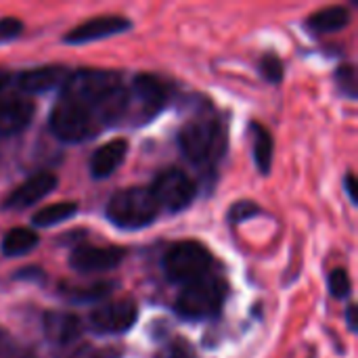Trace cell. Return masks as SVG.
Masks as SVG:
<instances>
[{"mask_svg":"<svg viewBox=\"0 0 358 358\" xmlns=\"http://www.w3.org/2000/svg\"><path fill=\"white\" fill-rule=\"evenodd\" d=\"M78 212V203L76 201H59V203H50L46 208H42L40 212L34 214V224L40 229H48L55 224H61L65 220H69L73 214Z\"/></svg>","mask_w":358,"mask_h":358,"instance_id":"cell-21","label":"cell"},{"mask_svg":"<svg viewBox=\"0 0 358 358\" xmlns=\"http://www.w3.org/2000/svg\"><path fill=\"white\" fill-rule=\"evenodd\" d=\"M252 130V141H254V162H256V168L262 172V174H268L271 170V164H273V136L271 132L262 126V124H252L250 126Z\"/></svg>","mask_w":358,"mask_h":358,"instance_id":"cell-19","label":"cell"},{"mask_svg":"<svg viewBox=\"0 0 358 358\" xmlns=\"http://www.w3.org/2000/svg\"><path fill=\"white\" fill-rule=\"evenodd\" d=\"M34 103L25 96L0 94V136H15L25 130L34 117Z\"/></svg>","mask_w":358,"mask_h":358,"instance_id":"cell-13","label":"cell"},{"mask_svg":"<svg viewBox=\"0 0 358 358\" xmlns=\"http://www.w3.org/2000/svg\"><path fill=\"white\" fill-rule=\"evenodd\" d=\"M126 256V250L109 245V248H96V245H80L69 254V266L78 273H103L115 268Z\"/></svg>","mask_w":358,"mask_h":358,"instance_id":"cell-10","label":"cell"},{"mask_svg":"<svg viewBox=\"0 0 358 358\" xmlns=\"http://www.w3.org/2000/svg\"><path fill=\"white\" fill-rule=\"evenodd\" d=\"M212 264V254L197 241L174 243L164 256L166 277L174 283H191L208 275Z\"/></svg>","mask_w":358,"mask_h":358,"instance_id":"cell-6","label":"cell"},{"mask_svg":"<svg viewBox=\"0 0 358 358\" xmlns=\"http://www.w3.org/2000/svg\"><path fill=\"white\" fill-rule=\"evenodd\" d=\"M23 31V23L15 17L0 19V40H13Z\"/></svg>","mask_w":358,"mask_h":358,"instance_id":"cell-27","label":"cell"},{"mask_svg":"<svg viewBox=\"0 0 358 358\" xmlns=\"http://www.w3.org/2000/svg\"><path fill=\"white\" fill-rule=\"evenodd\" d=\"M350 289H352L350 275L344 268H336V271L329 273V292H331L334 298L344 300V298H348Z\"/></svg>","mask_w":358,"mask_h":358,"instance_id":"cell-23","label":"cell"},{"mask_svg":"<svg viewBox=\"0 0 358 358\" xmlns=\"http://www.w3.org/2000/svg\"><path fill=\"white\" fill-rule=\"evenodd\" d=\"M260 71L271 84H279L283 80V63L277 55H264L260 61Z\"/></svg>","mask_w":358,"mask_h":358,"instance_id":"cell-24","label":"cell"},{"mask_svg":"<svg viewBox=\"0 0 358 358\" xmlns=\"http://www.w3.org/2000/svg\"><path fill=\"white\" fill-rule=\"evenodd\" d=\"M126 151H128V143L124 138H113V141L101 145L90 159V174L94 178L111 176L124 162Z\"/></svg>","mask_w":358,"mask_h":358,"instance_id":"cell-15","label":"cell"},{"mask_svg":"<svg viewBox=\"0 0 358 358\" xmlns=\"http://www.w3.org/2000/svg\"><path fill=\"white\" fill-rule=\"evenodd\" d=\"M258 212H260V208L254 201H237L229 212V220L231 222H243V220L256 216Z\"/></svg>","mask_w":358,"mask_h":358,"instance_id":"cell-26","label":"cell"},{"mask_svg":"<svg viewBox=\"0 0 358 358\" xmlns=\"http://www.w3.org/2000/svg\"><path fill=\"white\" fill-rule=\"evenodd\" d=\"M61 296L67 298L69 302L76 304H88V302H99L107 298L113 292V283L109 281H96L88 285H78V283H63L61 285Z\"/></svg>","mask_w":358,"mask_h":358,"instance_id":"cell-18","label":"cell"},{"mask_svg":"<svg viewBox=\"0 0 358 358\" xmlns=\"http://www.w3.org/2000/svg\"><path fill=\"white\" fill-rule=\"evenodd\" d=\"M13 358H36L34 355H29V352H19V355H15Z\"/></svg>","mask_w":358,"mask_h":358,"instance_id":"cell-30","label":"cell"},{"mask_svg":"<svg viewBox=\"0 0 358 358\" xmlns=\"http://www.w3.org/2000/svg\"><path fill=\"white\" fill-rule=\"evenodd\" d=\"M159 208L145 187H130L117 191L107 203V218L117 229L138 231L155 222Z\"/></svg>","mask_w":358,"mask_h":358,"instance_id":"cell-3","label":"cell"},{"mask_svg":"<svg viewBox=\"0 0 358 358\" xmlns=\"http://www.w3.org/2000/svg\"><path fill=\"white\" fill-rule=\"evenodd\" d=\"M336 80L344 94H348L350 99H357V73L352 65H342L336 73Z\"/></svg>","mask_w":358,"mask_h":358,"instance_id":"cell-25","label":"cell"},{"mask_svg":"<svg viewBox=\"0 0 358 358\" xmlns=\"http://www.w3.org/2000/svg\"><path fill=\"white\" fill-rule=\"evenodd\" d=\"M130 21L126 17H117V15H103V17H94L88 19L84 23H80L78 27L69 29L65 34V42L67 44H86V42H96L103 38H111L115 34H122L126 29H130Z\"/></svg>","mask_w":358,"mask_h":358,"instance_id":"cell-11","label":"cell"},{"mask_svg":"<svg viewBox=\"0 0 358 358\" xmlns=\"http://www.w3.org/2000/svg\"><path fill=\"white\" fill-rule=\"evenodd\" d=\"M344 182H346V191H348V195H350V201H352V203H357V193H355V176H352V174H348Z\"/></svg>","mask_w":358,"mask_h":358,"instance_id":"cell-29","label":"cell"},{"mask_svg":"<svg viewBox=\"0 0 358 358\" xmlns=\"http://www.w3.org/2000/svg\"><path fill=\"white\" fill-rule=\"evenodd\" d=\"M346 323H348V327H350V331H358V325H357V306L355 304H350L348 306V310H346Z\"/></svg>","mask_w":358,"mask_h":358,"instance_id":"cell-28","label":"cell"},{"mask_svg":"<svg viewBox=\"0 0 358 358\" xmlns=\"http://www.w3.org/2000/svg\"><path fill=\"white\" fill-rule=\"evenodd\" d=\"M48 126L52 134L63 143H82L94 136L99 130V124L94 122L92 113L78 101L67 99L63 94L50 111Z\"/></svg>","mask_w":358,"mask_h":358,"instance_id":"cell-5","label":"cell"},{"mask_svg":"<svg viewBox=\"0 0 358 358\" xmlns=\"http://www.w3.org/2000/svg\"><path fill=\"white\" fill-rule=\"evenodd\" d=\"M44 334L55 344H71L82 334V323L76 315L69 313H46L44 315Z\"/></svg>","mask_w":358,"mask_h":358,"instance_id":"cell-16","label":"cell"},{"mask_svg":"<svg viewBox=\"0 0 358 358\" xmlns=\"http://www.w3.org/2000/svg\"><path fill=\"white\" fill-rule=\"evenodd\" d=\"M57 189V176L50 172H40L31 178H27L25 182H21L2 203L4 210H23L29 208L34 203H38L40 199H44L46 195H50Z\"/></svg>","mask_w":358,"mask_h":358,"instance_id":"cell-12","label":"cell"},{"mask_svg":"<svg viewBox=\"0 0 358 358\" xmlns=\"http://www.w3.org/2000/svg\"><path fill=\"white\" fill-rule=\"evenodd\" d=\"M227 285L218 277H201L182 287L176 300V313L185 319L201 321L216 317L224 304Z\"/></svg>","mask_w":358,"mask_h":358,"instance_id":"cell-4","label":"cell"},{"mask_svg":"<svg viewBox=\"0 0 358 358\" xmlns=\"http://www.w3.org/2000/svg\"><path fill=\"white\" fill-rule=\"evenodd\" d=\"M155 358H195V350L187 340L174 338L172 342H168L166 346L157 350Z\"/></svg>","mask_w":358,"mask_h":358,"instance_id":"cell-22","label":"cell"},{"mask_svg":"<svg viewBox=\"0 0 358 358\" xmlns=\"http://www.w3.org/2000/svg\"><path fill=\"white\" fill-rule=\"evenodd\" d=\"M69 73L71 71L65 69L63 65H42V67L21 71L17 76V86H19V90L27 92V94H38V92L52 90L57 86L63 88Z\"/></svg>","mask_w":358,"mask_h":358,"instance_id":"cell-14","label":"cell"},{"mask_svg":"<svg viewBox=\"0 0 358 358\" xmlns=\"http://www.w3.org/2000/svg\"><path fill=\"white\" fill-rule=\"evenodd\" d=\"M157 208L168 212H182L195 199V182L178 168H168L159 172L149 187Z\"/></svg>","mask_w":358,"mask_h":358,"instance_id":"cell-7","label":"cell"},{"mask_svg":"<svg viewBox=\"0 0 358 358\" xmlns=\"http://www.w3.org/2000/svg\"><path fill=\"white\" fill-rule=\"evenodd\" d=\"M348 23H350V13H348L346 6H327V8H321V10L313 13L308 17V21H306L308 29L313 34H317V36L340 31Z\"/></svg>","mask_w":358,"mask_h":358,"instance_id":"cell-17","label":"cell"},{"mask_svg":"<svg viewBox=\"0 0 358 358\" xmlns=\"http://www.w3.org/2000/svg\"><path fill=\"white\" fill-rule=\"evenodd\" d=\"M224 130L216 117H195L187 122L178 132V145L182 153L197 166H212L224 153Z\"/></svg>","mask_w":358,"mask_h":358,"instance_id":"cell-2","label":"cell"},{"mask_svg":"<svg viewBox=\"0 0 358 358\" xmlns=\"http://www.w3.org/2000/svg\"><path fill=\"white\" fill-rule=\"evenodd\" d=\"M38 235L29 229H10L4 233L2 237V243H0V250L4 256H23V254H29L36 245H38Z\"/></svg>","mask_w":358,"mask_h":358,"instance_id":"cell-20","label":"cell"},{"mask_svg":"<svg viewBox=\"0 0 358 358\" xmlns=\"http://www.w3.org/2000/svg\"><path fill=\"white\" fill-rule=\"evenodd\" d=\"M168 101L166 86L151 73H141L134 78L128 90V113L132 111L138 122H147L157 115Z\"/></svg>","mask_w":358,"mask_h":358,"instance_id":"cell-8","label":"cell"},{"mask_svg":"<svg viewBox=\"0 0 358 358\" xmlns=\"http://www.w3.org/2000/svg\"><path fill=\"white\" fill-rule=\"evenodd\" d=\"M61 94L84 105L99 128L117 124L128 113V90L117 71L78 69L69 73Z\"/></svg>","mask_w":358,"mask_h":358,"instance_id":"cell-1","label":"cell"},{"mask_svg":"<svg viewBox=\"0 0 358 358\" xmlns=\"http://www.w3.org/2000/svg\"><path fill=\"white\" fill-rule=\"evenodd\" d=\"M138 308L132 300H113L94 308L88 317V327L96 334H124L136 323Z\"/></svg>","mask_w":358,"mask_h":358,"instance_id":"cell-9","label":"cell"}]
</instances>
